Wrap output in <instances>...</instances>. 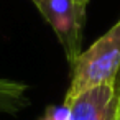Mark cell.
Wrapping results in <instances>:
<instances>
[{
	"instance_id": "cell-1",
	"label": "cell",
	"mask_w": 120,
	"mask_h": 120,
	"mask_svg": "<svg viewBox=\"0 0 120 120\" xmlns=\"http://www.w3.org/2000/svg\"><path fill=\"white\" fill-rule=\"evenodd\" d=\"M120 72V18L72 64V79L66 97L97 86H115Z\"/></svg>"
},
{
	"instance_id": "cell-2",
	"label": "cell",
	"mask_w": 120,
	"mask_h": 120,
	"mask_svg": "<svg viewBox=\"0 0 120 120\" xmlns=\"http://www.w3.org/2000/svg\"><path fill=\"white\" fill-rule=\"evenodd\" d=\"M35 5L54 30L72 66L81 54V30L86 13L76 7L72 0H38Z\"/></svg>"
},
{
	"instance_id": "cell-3",
	"label": "cell",
	"mask_w": 120,
	"mask_h": 120,
	"mask_svg": "<svg viewBox=\"0 0 120 120\" xmlns=\"http://www.w3.org/2000/svg\"><path fill=\"white\" fill-rule=\"evenodd\" d=\"M71 120H118L120 102L115 86H97L64 97Z\"/></svg>"
},
{
	"instance_id": "cell-4",
	"label": "cell",
	"mask_w": 120,
	"mask_h": 120,
	"mask_svg": "<svg viewBox=\"0 0 120 120\" xmlns=\"http://www.w3.org/2000/svg\"><path fill=\"white\" fill-rule=\"evenodd\" d=\"M43 120H71L69 118V109L64 104L59 107H49L46 110V115Z\"/></svg>"
},
{
	"instance_id": "cell-5",
	"label": "cell",
	"mask_w": 120,
	"mask_h": 120,
	"mask_svg": "<svg viewBox=\"0 0 120 120\" xmlns=\"http://www.w3.org/2000/svg\"><path fill=\"white\" fill-rule=\"evenodd\" d=\"M72 2L76 4V7H77L82 13H86V7H87V4H89V0H72Z\"/></svg>"
},
{
	"instance_id": "cell-6",
	"label": "cell",
	"mask_w": 120,
	"mask_h": 120,
	"mask_svg": "<svg viewBox=\"0 0 120 120\" xmlns=\"http://www.w3.org/2000/svg\"><path fill=\"white\" fill-rule=\"evenodd\" d=\"M31 2H33V4H36V2H38V0H31Z\"/></svg>"
},
{
	"instance_id": "cell-7",
	"label": "cell",
	"mask_w": 120,
	"mask_h": 120,
	"mask_svg": "<svg viewBox=\"0 0 120 120\" xmlns=\"http://www.w3.org/2000/svg\"><path fill=\"white\" fill-rule=\"evenodd\" d=\"M118 120H120V118H118Z\"/></svg>"
}]
</instances>
